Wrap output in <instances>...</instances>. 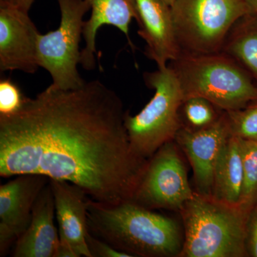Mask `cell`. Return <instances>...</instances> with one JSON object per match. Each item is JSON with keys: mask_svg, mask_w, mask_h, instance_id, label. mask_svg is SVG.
<instances>
[{"mask_svg": "<svg viewBox=\"0 0 257 257\" xmlns=\"http://www.w3.org/2000/svg\"><path fill=\"white\" fill-rule=\"evenodd\" d=\"M126 114L100 81L72 90L49 86L0 116V176L41 175L76 184L96 202L131 200L149 160L132 148Z\"/></svg>", "mask_w": 257, "mask_h": 257, "instance_id": "6da1fadb", "label": "cell"}, {"mask_svg": "<svg viewBox=\"0 0 257 257\" xmlns=\"http://www.w3.org/2000/svg\"><path fill=\"white\" fill-rule=\"evenodd\" d=\"M91 234L132 256H180L184 238L179 225L134 201L104 204L89 198Z\"/></svg>", "mask_w": 257, "mask_h": 257, "instance_id": "7a4b0ae2", "label": "cell"}, {"mask_svg": "<svg viewBox=\"0 0 257 257\" xmlns=\"http://www.w3.org/2000/svg\"><path fill=\"white\" fill-rule=\"evenodd\" d=\"M184 241L180 256H247L248 214L213 197L194 193L180 209Z\"/></svg>", "mask_w": 257, "mask_h": 257, "instance_id": "3957f363", "label": "cell"}, {"mask_svg": "<svg viewBox=\"0 0 257 257\" xmlns=\"http://www.w3.org/2000/svg\"><path fill=\"white\" fill-rule=\"evenodd\" d=\"M168 65L178 80L184 99L199 96L225 111L242 109L257 100L256 84L224 52L181 53Z\"/></svg>", "mask_w": 257, "mask_h": 257, "instance_id": "277c9868", "label": "cell"}, {"mask_svg": "<svg viewBox=\"0 0 257 257\" xmlns=\"http://www.w3.org/2000/svg\"><path fill=\"white\" fill-rule=\"evenodd\" d=\"M145 78L155 94L138 114H126L125 125L133 151L149 160L161 147L175 140L182 126L180 109L184 99L170 66L147 72Z\"/></svg>", "mask_w": 257, "mask_h": 257, "instance_id": "5b68a950", "label": "cell"}, {"mask_svg": "<svg viewBox=\"0 0 257 257\" xmlns=\"http://www.w3.org/2000/svg\"><path fill=\"white\" fill-rule=\"evenodd\" d=\"M181 53H217L234 24L251 13L244 0H177L171 7Z\"/></svg>", "mask_w": 257, "mask_h": 257, "instance_id": "8992f818", "label": "cell"}, {"mask_svg": "<svg viewBox=\"0 0 257 257\" xmlns=\"http://www.w3.org/2000/svg\"><path fill=\"white\" fill-rule=\"evenodd\" d=\"M60 7V26L45 35L40 34L37 43L40 67L46 69L52 79L50 87L72 90L84 85L78 72L84 15L91 9L87 0H57Z\"/></svg>", "mask_w": 257, "mask_h": 257, "instance_id": "52a82bcc", "label": "cell"}, {"mask_svg": "<svg viewBox=\"0 0 257 257\" xmlns=\"http://www.w3.org/2000/svg\"><path fill=\"white\" fill-rule=\"evenodd\" d=\"M194 193L173 141L150 159L132 201L149 209L179 210Z\"/></svg>", "mask_w": 257, "mask_h": 257, "instance_id": "ba28073f", "label": "cell"}, {"mask_svg": "<svg viewBox=\"0 0 257 257\" xmlns=\"http://www.w3.org/2000/svg\"><path fill=\"white\" fill-rule=\"evenodd\" d=\"M50 182L46 176L25 174L0 187V256H6L30 224L34 206Z\"/></svg>", "mask_w": 257, "mask_h": 257, "instance_id": "9c48e42d", "label": "cell"}, {"mask_svg": "<svg viewBox=\"0 0 257 257\" xmlns=\"http://www.w3.org/2000/svg\"><path fill=\"white\" fill-rule=\"evenodd\" d=\"M40 32L28 13L0 1V70L35 73L40 67L37 43Z\"/></svg>", "mask_w": 257, "mask_h": 257, "instance_id": "30bf717a", "label": "cell"}, {"mask_svg": "<svg viewBox=\"0 0 257 257\" xmlns=\"http://www.w3.org/2000/svg\"><path fill=\"white\" fill-rule=\"evenodd\" d=\"M230 135L226 111L212 124L200 130L181 126L175 140L186 154L193 171L198 194L212 197L216 159Z\"/></svg>", "mask_w": 257, "mask_h": 257, "instance_id": "8fae6325", "label": "cell"}, {"mask_svg": "<svg viewBox=\"0 0 257 257\" xmlns=\"http://www.w3.org/2000/svg\"><path fill=\"white\" fill-rule=\"evenodd\" d=\"M50 182L60 242L70 247L76 257H92L86 241L90 197L80 187L67 181L50 179Z\"/></svg>", "mask_w": 257, "mask_h": 257, "instance_id": "7c38bea8", "label": "cell"}, {"mask_svg": "<svg viewBox=\"0 0 257 257\" xmlns=\"http://www.w3.org/2000/svg\"><path fill=\"white\" fill-rule=\"evenodd\" d=\"M138 35L147 44V54L158 68L167 67L180 55L172 9L162 0H135Z\"/></svg>", "mask_w": 257, "mask_h": 257, "instance_id": "4fadbf2b", "label": "cell"}, {"mask_svg": "<svg viewBox=\"0 0 257 257\" xmlns=\"http://www.w3.org/2000/svg\"><path fill=\"white\" fill-rule=\"evenodd\" d=\"M55 217V199L49 182L37 198L30 224L15 242L11 256L56 257L60 240Z\"/></svg>", "mask_w": 257, "mask_h": 257, "instance_id": "5bb4252c", "label": "cell"}, {"mask_svg": "<svg viewBox=\"0 0 257 257\" xmlns=\"http://www.w3.org/2000/svg\"><path fill=\"white\" fill-rule=\"evenodd\" d=\"M92 14L84 22L82 35L85 46L81 51L80 64L86 70H92L96 65V37L99 29L111 25L124 33L132 47L130 27L134 18L138 20L135 0H87Z\"/></svg>", "mask_w": 257, "mask_h": 257, "instance_id": "9a60e30c", "label": "cell"}, {"mask_svg": "<svg viewBox=\"0 0 257 257\" xmlns=\"http://www.w3.org/2000/svg\"><path fill=\"white\" fill-rule=\"evenodd\" d=\"M243 161L239 138L229 135L216 159L212 197L239 207L243 187Z\"/></svg>", "mask_w": 257, "mask_h": 257, "instance_id": "2e32d148", "label": "cell"}, {"mask_svg": "<svg viewBox=\"0 0 257 257\" xmlns=\"http://www.w3.org/2000/svg\"><path fill=\"white\" fill-rule=\"evenodd\" d=\"M221 52L236 61L257 86L256 15H244L234 24Z\"/></svg>", "mask_w": 257, "mask_h": 257, "instance_id": "e0dca14e", "label": "cell"}, {"mask_svg": "<svg viewBox=\"0 0 257 257\" xmlns=\"http://www.w3.org/2000/svg\"><path fill=\"white\" fill-rule=\"evenodd\" d=\"M243 161V187L239 207L246 214L257 205V141L239 138Z\"/></svg>", "mask_w": 257, "mask_h": 257, "instance_id": "ac0fdd59", "label": "cell"}, {"mask_svg": "<svg viewBox=\"0 0 257 257\" xmlns=\"http://www.w3.org/2000/svg\"><path fill=\"white\" fill-rule=\"evenodd\" d=\"M181 109L186 123V125L182 126L194 130H200L212 124L222 113L219 114L216 111L219 109L216 106L210 101L199 96L184 99Z\"/></svg>", "mask_w": 257, "mask_h": 257, "instance_id": "d6986e66", "label": "cell"}, {"mask_svg": "<svg viewBox=\"0 0 257 257\" xmlns=\"http://www.w3.org/2000/svg\"><path fill=\"white\" fill-rule=\"evenodd\" d=\"M226 113L230 135L257 141V100L242 109Z\"/></svg>", "mask_w": 257, "mask_h": 257, "instance_id": "ffe728a7", "label": "cell"}, {"mask_svg": "<svg viewBox=\"0 0 257 257\" xmlns=\"http://www.w3.org/2000/svg\"><path fill=\"white\" fill-rule=\"evenodd\" d=\"M26 98L24 97L20 88L10 79H2L0 82V116H10L18 112Z\"/></svg>", "mask_w": 257, "mask_h": 257, "instance_id": "44dd1931", "label": "cell"}, {"mask_svg": "<svg viewBox=\"0 0 257 257\" xmlns=\"http://www.w3.org/2000/svg\"><path fill=\"white\" fill-rule=\"evenodd\" d=\"M86 241L92 257H133L113 247L109 243L91 234L89 231L86 236Z\"/></svg>", "mask_w": 257, "mask_h": 257, "instance_id": "7402d4cb", "label": "cell"}, {"mask_svg": "<svg viewBox=\"0 0 257 257\" xmlns=\"http://www.w3.org/2000/svg\"><path fill=\"white\" fill-rule=\"evenodd\" d=\"M246 243L248 256L257 257V205L248 215Z\"/></svg>", "mask_w": 257, "mask_h": 257, "instance_id": "603a6c76", "label": "cell"}, {"mask_svg": "<svg viewBox=\"0 0 257 257\" xmlns=\"http://www.w3.org/2000/svg\"><path fill=\"white\" fill-rule=\"evenodd\" d=\"M5 1L14 5V6L18 8L19 9L28 13L35 0H5Z\"/></svg>", "mask_w": 257, "mask_h": 257, "instance_id": "cb8c5ba5", "label": "cell"}, {"mask_svg": "<svg viewBox=\"0 0 257 257\" xmlns=\"http://www.w3.org/2000/svg\"><path fill=\"white\" fill-rule=\"evenodd\" d=\"M251 10V13L257 15V0H244Z\"/></svg>", "mask_w": 257, "mask_h": 257, "instance_id": "d4e9b609", "label": "cell"}, {"mask_svg": "<svg viewBox=\"0 0 257 257\" xmlns=\"http://www.w3.org/2000/svg\"><path fill=\"white\" fill-rule=\"evenodd\" d=\"M162 1H163L164 3H165L166 4L170 5V7H172V5L175 4V2L177 1V0H162Z\"/></svg>", "mask_w": 257, "mask_h": 257, "instance_id": "484cf974", "label": "cell"}]
</instances>
